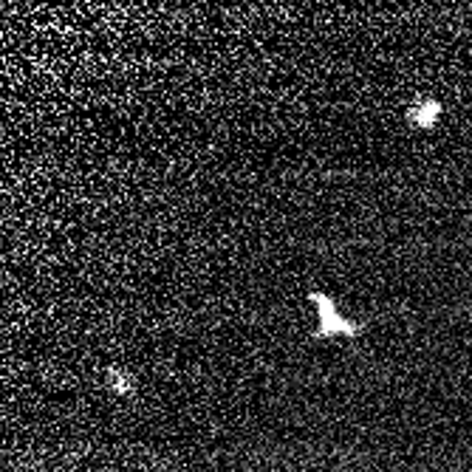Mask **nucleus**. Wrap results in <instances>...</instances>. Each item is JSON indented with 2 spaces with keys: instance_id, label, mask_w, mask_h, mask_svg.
<instances>
[{
  "instance_id": "nucleus-1",
  "label": "nucleus",
  "mask_w": 472,
  "mask_h": 472,
  "mask_svg": "<svg viewBox=\"0 0 472 472\" xmlns=\"http://www.w3.org/2000/svg\"><path fill=\"white\" fill-rule=\"evenodd\" d=\"M311 300L317 306V328H314V339H326V336H359L365 331L362 323L348 320L339 314L336 303L323 295V292H311Z\"/></svg>"
},
{
  "instance_id": "nucleus-2",
  "label": "nucleus",
  "mask_w": 472,
  "mask_h": 472,
  "mask_svg": "<svg viewBox=\"0 0 472 472\" xmlns=\"http://www.w3.org/2000/svg\"><path fill=\"white\" fill-rule=\"evenodd\" d=\"M441 114V105L436 99H422L418 105H413V108L407 111V119L416 125V127H433L436 119Z\"/></svg>"
}]
</instances>
